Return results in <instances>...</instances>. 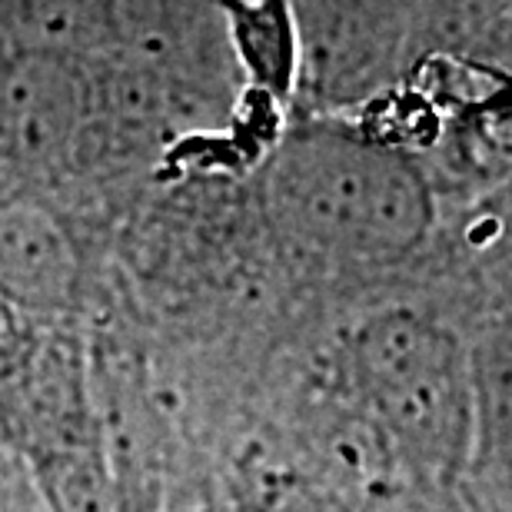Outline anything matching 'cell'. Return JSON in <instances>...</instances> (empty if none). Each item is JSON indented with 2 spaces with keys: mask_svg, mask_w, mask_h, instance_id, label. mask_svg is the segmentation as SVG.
<instances>
[{
  "mask_svg": "<svg viewBox=\"0 0 512 512\" xmlns=\"http://www.w3.org/2000/svg\"><path fill=\"white\" fill-rule=\"evenodd\" d=\"M263 207L306 260L333 270H386L409 260L436 227L423 170L380 137L306 127L266 163Z\"/></svg>",
  "mask_w": 512,
  "mask_h": 512,
  "instance_id": "cell-1",
  "label": "cell"
},
{
  "mask_svg": "<svg viewBox=\"0 0 512 512\" xmlns=\"http://www.w3.org/2000/svg\"><path fill=\"white\" fill-rule=\"evenodd\" d=\"M346 366L366 423L413 473L443 483L466 466L476 436V386L453 330L393 306L356 326Z\"/></svg>",
  "mask_w": 512,
  "mask_h": 512,
  "instance_id": "cell-2",
  "label": "cell"
},
{
  "mask_svg": "<svg viewBox=\"0 0 512 512\" xmlns=\"http://www.w3.org/2000/svg\"><path fill=\"white\" fill-rule=\"evenodd\" d=\"M94 94L67 47L37 44L0 60V157L24 170L74 160L90 127Z\"/></svg>",
  "mask_w": 512,
  "mask_h": 512,
  "instance_id": "cell-3",
  "label": "cell"
},
{
  "mask_svg": "<svg viewBox=\"0 0 512 512\" xmlns=\"http://www.w3.org/2000/svg\"><path fill=\"white\" fill-rule=\"evenodd\" d=\"M0 433L30 463L100 446L90 363L70 340H30L0 376Z\"/></svg>",
  "mask_w": 512,
  "mask_h": 512,
  "instance_id": "cell-4",
  "label": "cell"
},
{
  "mask_svg": "<svg viewBox=\"0 0 512 512\" xmlns=\"http://www.w3.org/2000/svg\"><path fill=\"white\" fill-rule=\"evenodd\" d=\"M97 439L120 512H157L167 489V423L147 380L130 363L90 366Z\"/></svg>",
  "mask_w": 512,
  "mask_h": 512,
  "instance_id": "cell-5",
  "label": "cell"
},
{
  "mask_svg": "<svg viewBox=\"0 0 512 512\" xmlns=\"http://www.w3.org/2000/svg\"><path fill=\"white\" fill-rule=\"evenodd\" d=\"M80 293L74 237L34 200H0V296L20 313H67Z\"/></svg>",
  "mask_w": 512,
  "mask_h": 512,
  "instance_id": "cell-6",
  "label": "cell"
},
{
  "mask_svg": "<svg viewBox=\"0 0 512 512\" xmlns=\"http://www.w3.org/2000/svg\"><path fill=\"white\" fill-rule=\"evenodd\" d=\"M233 57L263 94L280 97L300 74V30L290 0H217Z\"/></svg>",
  "mask_w": 512,
  "mask_h": 512,
  "instance_id": "cell-7",
  "label": "cell"
},
{
  "mask_svg": "<svg viewBox=\"0 0 512 512\" xmlns=\"http://www.w3.org/2000/svg\"><path fill=\"white\" fill-rule=\"evenodd\" d=\"M37 489L50 512H120L114 479L100 446L74 449L30 463Z\"/></svg>",
  "mask_w": 512,
  "mask_h": 512,
  "instance_id": "cell-8",
  "label": "cell"
},
{
  "mask_svg": "<svg viewBox=\"0 0 512 512\" xmlns=\"http://www.w3.org/2000/svg\"><path fill=\"white\" fill-rule=\"evenodd\" d=\"M0 4L40 30V44L54 47H67L70 37L97 30L104 14L114 10V0H0Z\"/></svg>",
  "mask_w": 512,
  "mask_h": 512,
  "instance_id": "cell-9",
  "label": "cell"
},
{
  "mask_svg": "<svg viewBox=\"0 0 512 512\" xmlns=\"http://www.w3.org/2000/svg\"><path fill=\"white\" fill-rule=\"evenodd\" d=\"M17 313H20L17 306H10L4 296H0V376H4L20 356H24L30 340H34V336L20 326Z\"/></svg>",
  "mask_w": 512,
  "mask_h": 512,
  "instance_id": "cell-10",
  "label": "cell"
}]
</instances>
